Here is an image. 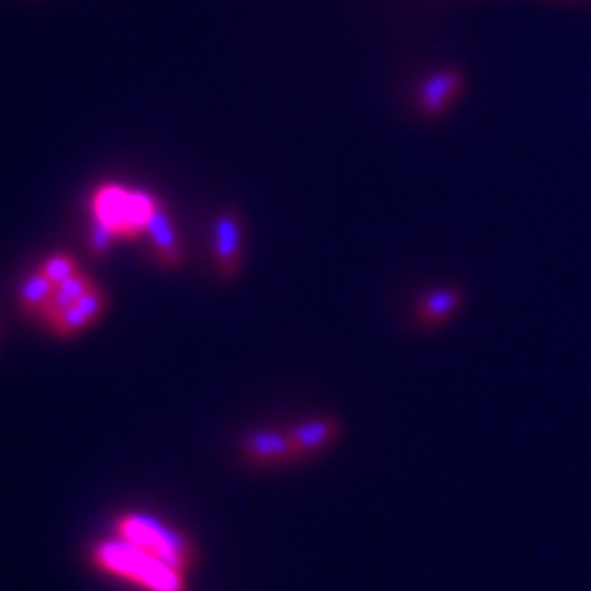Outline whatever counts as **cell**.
Masks as SVG:
<instances>
[{
	"label": "cell",
	"mask_w": 591,
	"mask_h": 591,
	"mask_svg": "<svg viewBox=\"0 0 591 591\" xmlns=\"http://www.w3.org/2000/svg\"><path fill=\"white\" fill-rule=\"evenodd\" d=\"M91 557H94L97 567L107 569L109 575L126 577L148 591H186L182 572L121 537L116 543L94 545Z\"/></svg>",
	"instance_id": "6da1fadb"
},
{
	"label": "cell",
	"mask_w": 591,
	"mask_h": 591,
	"mask_svg": "<svg viewBox=\"0 0 591 591\" xmlns=\"http://www.w3.org/2000/svg\"><path fill=\"white\" fill-rule=\"evenodd\" d=\"M160 200L146 190H129L107 182L91 196V218L104 224L116 237L134 239L148 230L150 220L158 215Z\"/></svg>",
	"instance_id": "7a4b0ae2"
},
{
	"label": "cell",
	"mask_w": 591,
	"mask_h": 591,
	"mask_svg": "<svg viewBox=\"0 0 591 591\" xmlns=\"http://www.w3.org/2000/svg\"><path fill=\"white\" fill-rule=\"evenodd\" d=\"M114 527L121 539L146 549L148 555L158 557L160 562L170 565L182 575L196 565V547H192L190 539L180 535L178 529L163 525L156 517L146 513H126L116 517Z\"/></svg>",
	"instance_id": "3957f363"
},
{
	"label": "cell",
	"mask_w": 591,
	"mask_h": 591,
	"mask_svg": "<svg viewBox=\"0 0 591 591\" xmlns=\"http://www.w3.org/2000/svg\"><path fill=\"white\" fill-rule=\"evenodd\" d=\"M466 91V75L458 67H444L426 75L416 87V111L424 119H439L454 109Z\"/></svg>",
	"instance_id": "277c9868"
},
{
	"label": "cell",
	"mask_w": 591,
	"mask_h": 591,
	"mask_svg": "<svg viewBox=\"0 0 591 591\" xmlns=\"http://www.w3.org/2000/svg\"><path fill=\"white\" fill-rule=\"evenodd\" d=\"M242 215L237 210H222L212 230V261L222 279H234L242 269Z\"/></svg>",
	"instance_id": "5b68a950"
},
{
	"label": "cell",
	"mask_w": 591,
	"mask_h": 591,
	"mask_svg": "<svg viewBox=\"0 0 591 591\" xmlns=\"http://www.w3.org/2000/svg\"><path fill=\"white\" fill-rule=\"evenodd\" d=\"M107 309H109V293L101 287H94L81 296L75 305H69L67 311L55 315L47 325L53 328L57 338H73V335L89 328L91 323L101 319Z\"/></svg>",
	"instance_id": "8992f818"
},
{
	"label": "cell",
	"mask_w": 591,
	"mask_h": 591,
	"mask_svg": "<svg viewBox=\"0 0 591 591\" xmlns=\"http://www.w3.org/2000/svg\"><path fill=\"white\" fill-rule=\"evenodd\" d=\"M464 299L466 296L458 287H439V289L426 291L420 299V303H416L414 321L426 331L442 328L444 323L451 321L454 315L461 311Z\"/></svg>",
	"instance_id": "52a82bcc"
},
{
	"label": "cell",
	"mask_w": 591,
	"mask_h": 591,
	"mask_svg": "<svg viewBox=\"0 0 591 591\" xmlns=\"http://www.w3.org/2000/svg\"><path fill=\"white\" fill-rule=\"evenodd\" d=\"M148 239L153 247V257L160 264L163 269H176L186 259V249H182L178 230L172 227V220L166 210H160L156 218L148 224Z\"/></svg>",
	"instance_id": "ba28073f"
},
{
	"label": "cell",
	"mask_w": 591,
	"mask_h": 591,
	"mask_svg": "<svg viewBox=\"0 0 591 591\" xmlns=\"http://www.w3.org/2000/svg\"><path fill=\"white\" fill-rule=\"evenodd\" d=\"M341 424L331 420V416H321V420L301 422L299 426L289 430V439L293 446V458H305L323 451L331 442L338 439Z\"/></svg>",
	"instance_id": "9c48e42d"
},
{
	"label": "cell",
	"mask_w": 591,
	"mask_h": 591,
	"mask_svg": "<svg viewBox=\"0 0 591 591\" xmlns=\"http://www.w3.org/2000/svg\"><path fill=\"white\" fill-rule=\"evenodd\" d=\"M242 454L257 464H281L293 458L289 432H252L244 436Z\"/></svg>",
	"instance_id": "30bf717a"
},
{
	"label": "cell",
	"mask_w": 591,
	"mask_h": 591,
	"mask_svg": "<svg viewBox=\"0 0 591 591\" xmlns=\"http://www.w3.org/2000/svg\"><path fill=\"white\" fill-rule=\"evenodd\" d=\"M94 287H97L94 279H91L87 271L79 269L77 274H73V277L65 279L63 283H57L53 296H49V301H47V305H45L43 313H40V315H43V319L49 323L55 319V315L67 311L69 305H75L81 299V296H85L89 289H94Z\"/></svg>",
	"instance_id": "8fae6325"
},
{
	"label": "cell",
	"mask_w": 591,
	"mask_h": 591,
	"mask_svg": "<svg viewBox=\"0 0 591 591\" xmlns=\"http://www.w3.org/2000/svg\"><path fill=\"white\" fill-rule=\"evenodd\" d=\"M53 291H55V283L49 281L43 271L37 269L33 274H27V277L23 279V283H20V291H18L20 309H23L27 315L43 313V309L47 305Z\"/></svg>",
	"instance_id": "7c38bea8"
},
{
	"label": "cell",
	"mask_w": 591,
	"mask_h": 591,
	"mask_svg": "<svg viewBox=\"0 0 591 591\" xmlns=\"http://www.w3.org/2000/svg\"><path fill=\"white\" fill-rule=\"evenodd\" d=\"M40 271H43L45 277L57 287V283H63L65 279H69L73 274L79 271V264H77V259L73 257V254L55 252V254H49V257L43 261V267H40Z\"/></svg>",
	"instance_id": "4fadbf2b"
},
{
	"label": "cell",
	"mask_w": 591,
	"mask_h": 591,
	"mask_svg": "<svg viewBox=\"0 0 591 591\" xmlns=\"http://www.w3.org/2000/svg\"><path fill=\"white\" fill-rule=\"evenodd\" d=\"M114 239H116L114 232H111L109 227H104V224L94 222V227H91V232H89V247H91V252L97 254V257H101V254H107L111 244H114Z\"/></svg>",
	"instance_id": "5bb4252c"
}]
</instances>
